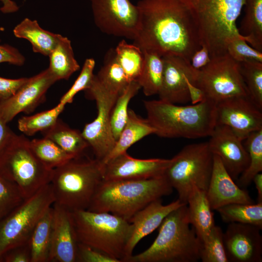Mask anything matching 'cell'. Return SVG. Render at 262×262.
<instances>
[{
    "instance_id": "cell-5",
    "label": "cell",
    "mask_w": 262,
    "mask_h": 262,
    "mask_svg": "<svg viewBox=\"0 0 262 262\" xmlns=\"http://www.w3.org/2000/svg\"><path fill=\"white\" fill-rule=\"evenodd\" d=\"M189 221L187 204L170 213L159 226L150 246L130 258L129 262H196L202 243Z\"/></svg>"
},
{
    "instance_id": "cell-32",
    "label": "cell",
    "mask_w": 262,
    "mask_h": 262,
    "mask_svg": "<svg viewBox=\"0 0 262 262\" xmlns=\"http://www.w3.org/2000/svg\"><path fill=\"white\" fill-rule=\"evenodd\" d=\"M224 222L250 224L262 229V202L253 204L232 203L217 209Z\"/></svg>"
},
{
    "instance_id": "cell-18",
    "label": "cell",
    "mask_w": 262,
    "mask_h": 262,
    "mask_svg": "<svg viewBox=\"0 0 262 262\" xmlns=\"http://www.w3.org/2000/svg\"><path fill=\"white\" fill-rule=\"evenodd\" d=\"M261 229L250 224L229 223L223 234L229 262H261Z\"/></svg>"
},
{
    "instance_id": "cell-38",
    "label": "cell",
    "mask_w": 262,
    "mask_h": 262,
    "mask_svg": "<svg viewBox=\"0 0 262 262\" xmlns=\"http://www.w3.org/2000/svg\"><path fill=\"white\" fill-rule=\"evenodd\" d=\"M239 69L249 97L260 109H262V62L238 63Z\"/></svg>"
},
{
    "instance_id": "cell-37",
    "label": "cell",
    "mask_w": 262,
    "mask_h": 262,
    "mask_svg": "<svg viewBox=\"0 0 262 262\" xmlns=\"http://www.w3.org/2000/svg\"><path fill=\"white\" fill-rule=\"evenodd\" d=\"M140 89L141 86L137 82H131L116 100L111 115L112 131L116 141L126 124L129 103Z\"/></svg>"
},
{
    "instance_id": "cell-44",
    "label": "cell",
    "mask_w": 262,
    "mask_h": 262,
    "mask_svg": "<svg viewBox=\"0 0 262 262\" xmlns=\"http://www.w3.org/2000/svg\"><path fill=\"white\" fill-rule=\"evenodd\" d=\"M1 262H31L30 242L7 251L3 256Z\"/></svg>"
},
{
    "instance_id": "cell-1",
    "label": "cell",
    "mask_w": 262,
    "mask_h": 262,
    "mask_svg": "<svg viewBox=\"0 0 262 262\" xmlns=\"http://www.w3.org/2000/svg\"><path fill=\"white\" fill-rule=\"evenodd\" d=\"M139 28L133 44L163 56L171 54L189 61L201 47L197 28L181 0H140Z\"/></svg>"
},
{
    "instance_id": "cell-16",
    "label": "cell",
    "mask_w": 262,
    "mask_h": 262,
    "mask_svg": "<svg viewBox=\"0 0 262 262\" xmlns=\"http://www.w3.org/2000/svg\"><path fill=\"white\" fill-rule=\"evenodd\" d=\"M56 82L48 68L28 78L14 95L0 103V117L8 123L20 113H31L44 99L47 91Z\"/></svg>"
},
{
    "instance_id": "cell-26",
    "label": "cell",
    "mask_w": 262,
    "mask_h": 262,
    "mask_svg": "<svg viewBox=\"0 0 262 262\" xmlns=\"http://www.w3.org/2000/svg\"><path fill=\"white\" fill-rule=\"evenodd\" d=\"M42 132L44 137L51 140L74 158L82 156L89 147L82 132L70 128L59 119L51 127Z\"/></svg>"
},
{
    "instance_id": "cell-24",
    "label": "cell",
    "mask_w": 262,
    "mask_h": 262,
    "mask_svg": "<svg viewBox=\"0 0 262 262\" xmlns=\"http://www.w3.org/2000/svg\"><path fill=\"white\" fill-rule=\"evenodd\" d=\"M155 130L147 119L138 115L132 110L128 109L126 124L115 145L108 155L101 162L105 164L128 149L146 136L155 134Z\"/></svg>"
},
{
    "instance_id": "cell-19",
    "label": "cell",
    "mask_w": 262,
    "mask_h": 262,
    "mask_svg": "<svg viewBox=\"0 0 262 262\" xmlns=\"http://www.w3.org/2000/svg\"><path fill=\"white\" fill-rule=\"evenodd\" d=\"M170 159H139L123 153L104 164V180H141L163 176Z\"/></svg>"
},
{
    "instance_id": "cell-39",
    "label": "cell",
    "mask_w": 262,
    "mask_h": 262,
    "mask_svg": "<svg viewBox=\"0 0 262 262\" xmlns=\"http://www.w3.org/2000/svg\"><path fill=\"white\" fill-rule=\"evenodd\" d=\"M223 234L221 228L214 225L206 239L202 243L200 260L202 262H229Z\"/></svg>"
},
{
    "instance_id": "cell-46",
    "label": "cell",
    "mask_w": 262,
    "mask_h": 262,
    "mask_svg": "<svg viewBox=\"0 0 262 262\" xmlns=\"http://www.w3.org/2000/svg\"><path fill=\"white\" fill-rule=\"evenodd\" d=\"M25 61L24 56L16 48L8 44H0V63H8L20 66Z\"/></svg>"
},
{
    "instance_id": "cell-6",
    "label": "cell",
    "mask_w": 262,
    "mask_h": 262,
    "mask_svg": "<svg viewBox=\"0 0 262 262\" xmlns=\"http://www.w3.org/2000/svg\"><path fill=\"white\" fill-rule=\"evenodd\" d=\"M83 155L53 169L50 183L54 204L71 212L87 210L101 181V161Z\"/></svg>"
},
{
    "instance_id": "cell-23",
    "label": "cell",
    "mask_w": 262,
    "mask_h": 262,
    "mask_svg": "<svg viewBox=\"0 0 262 262\" xmlns=\"http://www.w3.org/2000/svg\"><path fill=\"white\" fill-rule=\"evenodd\" d=\"M186 204L190 224L202 243L215 225L214 214L206 192L194 187L188 195Z\"/></svg>"
},
{
    "instance_id": "cell-13",
    "label": "cell",
    "mask_w": 262,
    "mask_h": 262,
    "mask_svg": "<svg viewBox=\"0 0 262 262\" xmlns=\"http://www.w3.org/2000/svg\"><path fill=\"white\" fill-rule=\"evenodd\" d=\"M94 22L103 33L134 40L140 23L137 5L130 0H89Z\"/></svg>"
},
{
    "instance_id": "cell-40",
    "label": "cell",
    "mask_w": 262,
    "mask_h": 262,
    "mask_svg": "<svg viewBox=\"0 0 262 262\" xmlns=\"http://www.w3.org/2000/svg\"><path fill=\"white\" fill-rule=\"evenodd\" d=\"M26 199L14 183L0 177V220Z\"/></svg>"
},
{
    "instance_id": "cell-20",
    "label": "cell",
    "mask_w": 262,
    "mask_h": 262,
    "mask_svg": "<svg viewBox=\"0 0 262 262\" xmlns=\"http://www.w3.org/2000/svg\"><path fill=\"white\" fill-rule=\"evenodd\" d=\"M49 262H77L78 241L72 212L53 203Z\"/></svg>"
},
{
    "instance_id": "cell-49",
    "label": "cell",
    "mask_w": 262,
    "mask_h": 262,
    "mask_svg": "<svg viewBox=\"0 0 262 262\" xmlns=\"http://www.w3.org/2000/svg\"><path fill=\"white\" fill-rule=\"evenodd\" d=\"M2 6L0 11L3 14H10L16 12L19 9L16 3L12 0H0Z\"/></svg>"
},
{
    "instance_id": "cell-12",
    "label": "cell",
    "mask_w": 262,
    "mask_h": 262,
    "mask_svg": "<svg viewBox=\"0 0 262 262\" xmlns=\"http://www.w3.org/2000/svg\"><path fill=\"white\" fill-rule=\"evenodd\" d=\"M85 91L87 96L95 100L98 112L96 118L85 125L82 133L96 158L102 161L116 142L111 126V115L119 95L104 87L95 75L91 85Z\"/></svg>"
},
{
    "instance_id": "cell-8",
    "label": "cell",
    "mask_w": 262,
    "mask_h": 262,
    "mask_svg": "<svg viewBox=\"0 0 262 262\" xmlns=\"http://www.w3.org/2000/svg\"><path fill=\"white\" fill-rule=\"evenodd\" d=\"M52 170L36 158L22 135L15 133L0 154V177L15 183L25 198L50 183Z\"/></svg>"
},
{
    "instance_id": "cell-9",
    "label": "cell",
    "mask_w": 262,
    "mask_h": 262,
    "mask_svg": "<svg viewBox=\"0 0 262 262\" xmlns=\"http://www.w3.org/2000/svg\"><path fill=\"white\" fill-rule=\"evenodd\" d=\"M213 163V154L208 142L190 144L170 159L163 176L176 190L178 199L186 204L194 187L206 192Z\"/></svg>"
},
{
    "instance_id": "cell-36",
    "label": "cell",
    "mask_w": 262,
    "mask_h": 262,
    "mask_svg": "<svg viewBox=\"0 0 262 262\" xmlns=\"http://www.w3.org/2000/svg\"><path fill=\"white\" fill-rule=\"evenodd\" d=\"M65 106L59 102L51 109L32 115L22 116L18 120V128L20 131L28 136H32L38 131H45L56 122Z\"/></svg>"
},
{
    "instance_id": "cell-21",
    "label": "cell",
    "mask_w": 262,
    "mask_h": 262,
    "mask_svg": "<svg viewBox=\"0 0 262 262\" xmlns=\"http://www.w3.org/2000/svg\"><path fill=\"white\" fill-rule=\"evenodd\" d=\"M206 195L213 211L232 203H254L248 192L235 183L219 157L214 154L213 170Z\"/></svg>"
},
{
    "instance_id": "cell-7",
    "label": "cell",
    "mask_w": 262,
    "mask_h": 262,
    "mask_svg": "<svg viewBox=\"0 0 262 262\" xmlns=\"http://www.w3.org/2000/svg\"><path fill=\"white\" fill-rule=\"evenodd\" d=\"M79 243L98 249L117 262H125L132 225L111 213L87 210L72 212Z\"/></svg>"
},
{
    "instance_id": "cell-42",
    "label": "cell",
    "mask_w": 262,
    "mask_h": 262,
    "mask_svg": "<svg viewBox=\"0 0 262 262\" xmlns=\"http://www.w3.org/2000/svg\"><path fill=\"white\" fill-rule=\"evenodd\" d=\"M243 39H236L227 46V53L238 63L262 62V52L249 46Z\"/></svg>"
},
{
    "instance_id": "cell-34",
    "label": "cell",
    "mask_w": 262,
    "mask_h": 262,
    "mask_svg": "<svg viewBox=\"0 0 262 262\" xmlns=\"http://www.w3.org/2000/svg\"><path fill=\"white\" fill-rule=\"evenodd\" d=\"M245 140L249 163L236 180L237 185L244 189L251 183L255 175L262 171V129L252 132Z\"/></svg>"
},
{
    "instance_id": "cell-35",
    "label": "cell",
    "mask_w": 262,
    "mask_h": 262,
    "mask_svg": "<svg viewBox=\"0 0 262 262\" xmlns=\"http://www.w3.org/2000/svg\"><path fill=\"white\" fill-rule=\"evenodd\" d=\"M30 146L36 158L51 169L61 166L74 158L45 137L30 140Z\"/></svg>"
},
{
    "instance_id": "cell-45",
    "label": "cell",
    "mask_w": 262,
    "mask_h": 262,
    "mask_svg": "<svg viewBox=\"0 0 262 262\" xmlns=\"http://www.w3.org/2000/svg\"><path fill=\"white\" fill-rule=\"evenodd\" d=\"M28 78L12 79L0 76V103L7 100L27 82Z\"/></svg>"
},
{
    "instance_id": "cell-25",
    "label": "cell",
    "mask_w": 262,
    "mask_h": 262,
    "mask_svg": "<svg viewBox=\"0 0 262 262\" xmlns=\"http://www.w3.org/2000/svg\"><path fill=\"white\" fill-rule=\"evenodd\" d=\"M14 35L29 41L33 50L49 56L56 45L61 34L54 33L42 28L37 21L24 18L13 29Z\"/></svg>"
},
{
    "instance_id": "cell-47",
    "label": "cell",
    "mask_w": 262,
    "mask_h": 262,
    "mask_svg": "<svg viewBox=\"0 0 262 262\" xmlns=\"http://www.w3.org/2000/svg\"><path fill=\"white\" fill-rule=\"evenodd\" d=\"M211 57L208 49L201 46L192 56L190 64L192 67L196 70H199L206 66L210 61Z\"/></svg>"
},
{
    "instance_id": "cell-15",
    "label": "cell",
    "mask_w": 262,
    "mask_h": 262,
    "mask_svg": "<svg viewBox=\"0 0 262 262\" xmlns=\"http://www.w3.org/2000/svg\"><path fill=\"white\" fill-rule=\"evenodd\" d=\"M162 58L164 71L159 99L176 104L191 101L189 85H195L198 70L189 61L176 55L165 54Z\"/></svg>"
},
{
    "instance_id": "cell-4",
    "label": "cell",
    "mask_w": 262,
    "mask_h": 262,
    "mask_svg": "<svg viewBox=\"0 0 262 262\" xmlns=\"http://www.w3.org/2000/svg\"><path fill=\"white\" fill-rule=\"evenodd\" d=\"M246 0H181L197 28L201 46L211 57L227 53L229 43L246 38L237 27L236 21Z\"/></svg>"
},
{
    "instance_id": "cell-28",
    "label": "cell",
    "mask_w": 262,
    "mask_h": 262,
    "mask_svg": "<svg viewBox=\"0 0 262 262\" xmlns=\"http://www.w3.org/2000/svg\"><path fill=\"white\" fill-rule=\"evenodd\" d=\"M53 209L50 207L39 220L29 242L31 262H49L50 248Z\"/></svg>"
},
{
    "instance_id": "cell-27",
    "label": "cell",
    "mask_w": 262,
    "mask_h": 262,
    "mask_svg": "<svg viewBox=\"0 0 262 262\" xmlns=\"http://www.w3.org/2000/svg\"><path fill=\"white\" fill-rule=\"evenodd\" d=\"M48 68L56 80H68L80 66L75 58L70 40L62 35L49 55Z\"/></svg>"
},
{
    "instance_id": "cell-11",
    "label": "cell",
    "mask_w": 262,
    "mask_h": 262,
    "mask_svg": "<svg viewBox=\"0 0 262 262\" xmlns=\"http://www.w3.org/2000/svg\"><path fill=\"white\" fill-rule=\"evenodd\" d=\"M195 85L202 93L203 99L216 103L232 97H249L239 63L227 53L211 57L210 62L198 70Z\"/></svg>"
},
{
    "instance_id": "cell-43",
    "label": "cell",
    "mask_w": 262,
    "mask_h": 262,
    "mask_svg": "<svg viewBox=\"0 0 262 262\" xmlns=\"http://www.w3.org/2000/svg\"><path fill=\"white\" fill-rule=\"evenodd\" d=\"M77 262H117L105 253L80 243L78 244Z\"/></svg>"
},
{
    "instance_id": "cell-22",
    "label": "cell",
    "mask_w": 262,
    "mask_h": 262,
    "mask_svg": "<svg viewBox=\"0 0 262 262\" xmlns=\"http://www.w3.org/2000/svg\"><path fill=\"white\" fill-rule=\"evenodd\" d=\"M185 204L179 199L167 205L161 199L154 200L138 211L131 219L132 230L127 245L125 262H129L138 243L158 228L165 217L172 211Z\"/></svg>"
},
{
    "instance_id": "cell-48",
    "label": "cell",
    "mask_w": 262,
    "mask_h": 262,
    "mask_svg": "<svg viewBox=\"0 0 262 262\" xmlns=\"http://www.w3.org/2000/svg\"><path fill=\"white\" fill-rule=\"evenodd\" d=\"M15 134L0 117V154L4 150Z\"/></svg>"
},
{
    "instance_id": "cell-10",
    "label": "cell",
    "mask_w": 262,
    "mask_h": 262,
    "mask_svg": "<svg viewBox=\"0 0 262 262\" xmlns=\"http://www.w3.org/2000/svg\"><path fill=\"white\" fill-rule=\"evenodd\" d=\"M54 202L49 183L0 220V262L7 251L29 242L37 223Z\"/></svg>"
},
{
    "instance_id": "cell-17",
    "label": "cell",
    "mask_w": 262,
    "mask_h": 262,
    "mask_svg": "<svg viewBox=\"0 0 262 262\" xmlns=\"http://www.w3.org/2000/svg\"><path fill=\"white\" fill-rule=\"evenodd\" d=\"M208 142L212 153L220 158L234 180L246 169L249 163L248 152L241 140L228 126L216 125Z\"/></svg>"
},
{
    "instance_id": "cell-31",
    "label": "cell",
    "mask_w": 262,
    "mask_h": 262,
    "mask_svg": "<svg viewBox=\"0 0 262 262\" xmlns=\"http://www.w3.org/2000/svg\"><path fill=\"white\" fill-rule=\"evenodd\" d=\"M96 77L108 90L120 95L129 82L122 67L117 60L115 49H110L106 53L103 64Z\"/></svg>"
},
{
    "instance_id": "cell-33",
    "label": "cell",
    "mask_w": 262,
    "mask_h": 262,
    "mask_svg": "<svg viewBox=\"0 0 262 262\" xmlns=\"http://www.w3.org/2000/svg\"><path fill=\"white\" fill-rule=\"evenodd\" d=\"M115 51L129 82H137L144 65L143 50L137 45L129 44L123 39L118 43Z\"/></svg>"
},
{
    "instance_id": "cell-2",
    "label": "cell",
    "mask_w": 262,
    "mask_h": 262,
    "mask_svg": "<svg viewBox=\"0 0 262 262\" xmlns=\"http://www.w3.org/2000/svg\"><path fill=\"white\" fill-rule=\"evenodd\" d=\"M144 104L147 120L161 137L210 136L216 125V103L209 99L185 106L160 99L145 100Z\"/></svg>"
},
{
    "instance_id": "cell-3",
    "label": "cell",
    "mask_w": 262,
    "mask_h": 262,
    "mask_svg": "<svg viewBox=\"0 0 262 262\" xmlns=\"http://www.w3.org/2000/svg\"><path fill=\"white\" fill-rule=\"evenodd\" d=\"M173 190L163 176L141 180H102L87 210L111 213L130 222L138 211L171 194Z\"/></svg>"
},
{
    "instance_id": "cell-41",
    "label": "cell",
    "mask_w": 262,
    "mask_h": 262,
    "mask_svg": "<svg viewBox=\"0 0 262 262\" xmlns=\"http://www.w3.org/2000/svg\"><path fill=\"white\" fill-rule=\"evenodd\" d=\"M95 64L93 58H87L85 60L79 76L70 89L61 98L60 102L65 105L71 103L78 92L86 90L90 87L95 76L93 71Z\"/></svg>"
},
{
    "instance_id": "cell-29",
    "label": "cell",
    "mask_w": 262,
    "mask_h": 262,
    "mask_svg": "<svg viewBox=\"0 0 262 262\" xmlns=\"http://www.w3.org/2000/svg\"><path fill=\"white\" fill-rule=\"evenodd\" d=\"M244 6L239 32L253 48L262 52V0H246Z\"/></svg>"
},
{
    "instance_id": "cell-14",
    "label": "cell",
    "mask_w": 262,
    "mask_h": 262,
    "mask_svg": "<svg viewBox=\"0 0 262 262\" xmlns=\"http://www.w3.org/2000/svg\"><path fill=\"white\" fill-rule=\"evenodd\" d=\"M216 125L229 127L242 141L262 129V113L248 97H236L216 103Z\"/></svg>"
},
{
    "instance_id": "cell-30",
    "label": "cell",
    "mask_w": 262,
    "mask_h": 262,
    "mask_svg": "<svg viewBox=\"0 0 262 262\" xmlns=\"http://www.w3.org/2000/svg\"><path fill=\"white\" fill-rule=\"evenodd\" d=\"M143 51L144 54V65L137 82L146 96L158 94L163 76L162 56L154 51Z\"/></svg>"
},
{
    "instance_id": "cell-50",
    "label": "cell",
    "mask_w": 262,
    "mask_h": 262,
    "mask_svg": "<svg viewBox=\"0 0 262 262\" xmlns=\"http://www.w3.org/2000/svg\"><path fill=\"white\" fill-rule=\"evenodd\" d=\"M258 192V202H262V174L259 173L254 177L253 181Z\"/></svg>"
}]
</instances>
